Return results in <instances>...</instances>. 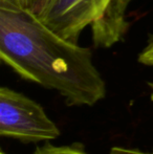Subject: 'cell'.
<instances>
[{"label":"cell","mask_w":153,"mask_h":154,"mask_svg":"<svg viewBox=\"0 0 153 154\" xmlns=\"http://www.w3.org/2000/svg\"><path fill=\"white\" fill-rule=\"evenodd\" d=\"M150 86H151V88H152V94H151V99H152V101H153V83L150 84Z\"/></svg>","instance_id":"9c48e42d"},{"label":"cell","mask_w":153,"mask_h":154,"mask_svg":"<svg viewBox=\"0 0 153 154\" xmlns=\"http://www.w3.org/2000/svg\"><path fill=\"white\" fill-rule=\"evenodd\" d=\"M0 154H6V153L4 152V151H3V150H2V149H1V151H0Z\"/></svg>","instance_id":"30bf717a"},{"label":"cell","mask_w":153,"mask_h":154,"mask_svg":"<svg viewBox=\"0 0 153 154\" xmlns=\"http://www.w3.org/2000/svg\"><path fill=\"white\" fill-rule=\"evenodd\" d=\"M0 58L22 79L57 91L69 107H91L106 97L91 51L60 36L32 11L0 5Z\"/></svg>","instance_id":"6da1fadb"},{"label":"cell","mask_w":153,"mask_h":154,"mask_svg":"<svg viewBox=\"0 0 153 154\" xmlns=\"http://www.w3.org/2000/svg\"><path fill=\"white\" fill-rule=\"evenodd\" d=\"M34 154H88L84 146L79 143H75L69 146H56L49 142L42 146H38Z\"/></svg>","instance_id":"277c9868"},{"label":"cell","mask_w":153,"mask_h":154,"mask_svg":"<svg viewBox=\"0 0 153 154\" xmlns=\"http://www.w3.org/2000/svg\"><path fill=\"white\" fill-rule=\"evenodd\" d=\"M49 1H50V0H43V1H42V4H41L40 8H39V11H38V13H39V12H40V11H41V10H42V8H44V6H45V5H46V4H47V3H48V2H49ZM38 13H37V14H38Z\"/></svg>","instance_id":"ba28073f"},{"label":"cell","mask_w":153,"mask_h":154,"mask_svg":"<svg viewBox=\"0 0 153 154\" xmlns=\"http://www.w3.org/2000/svg\"><path fill=\"white\" fill-rule=\"evenodd\" d=\"M139 62L147 66H153V38L149 42V44L139 54Z\"/></svg>","instance_id":"8992f818"},{"label":"cell","mask_w":153,"mask_h":154,"mask_svg":"<svg viewBox=\"0 0 153 154\" xmlns=\"http://www.w3.org/2000/svg\"><path fill=\"white\" fill-rule=\"evenodd\" d=\"M43 0H0V5H8L17 8L32 11L37 14Z\"/></svg>","instance_id":"5b68a950"},{"label":"cell","mask_w":153,"mask_h":154,"mask_svg":"<svg viewBox=\"0 0 153 154\" xmlns=\"http://www.w3.org/2000/svg\"><path fill=\"white\" fill-rule=\"evenodd\" d=\"M132 0H50L38 14L53 31L78 43L89 27L96 47L109 48L123 40L129 29L127 10Z\"/></svg>","instance_id":"7a4b0ae2"},{"label":"cell","mask_w":153,"mask_h":154,"mask_svg":"<svg viewBox=\"0 0 153 154\" xmlns=\"http://www.w3.org/2000/svg\"><path fill=\"white\" fill-rule=\"evenodd\" d=\"M110 154H153V152H143L136 149L124 148V147H112L110 150Z\"/></svg>","instance_id":"52a82bcc"},{"label":"cell","mask_w":153,"mask_h":154,"mask_svg":"<svg viewBox=\"0 0 153 154\" xmlns=\"http://www.w3.org/2000/svg\"><path fill=\"white\" fill-rule=\"evenodd\" d=\"M60 134L40 104L12 88H0V135L34 144L50 142Z\"/></svg>","instance_id":"3957f363"}]
</instances>
